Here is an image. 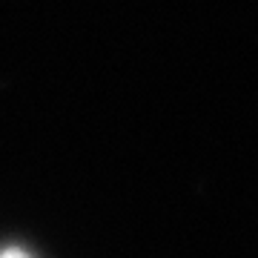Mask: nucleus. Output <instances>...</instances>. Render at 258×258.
<instances>
[{"mask_svg": "<svg viewBox=\"0 0 258 258\" xmlns=\"http://www.w3.org/2000/svg\"><path fill=\"white\" fill-rule=\"evenodd\" d=\"M3 258H26V255H23V252H6Z\"/></svg>", "mask_w": 258, "mask_h": 258, "instance_id": "f257e3e1", "label": "nucleus"}]
</instances>
